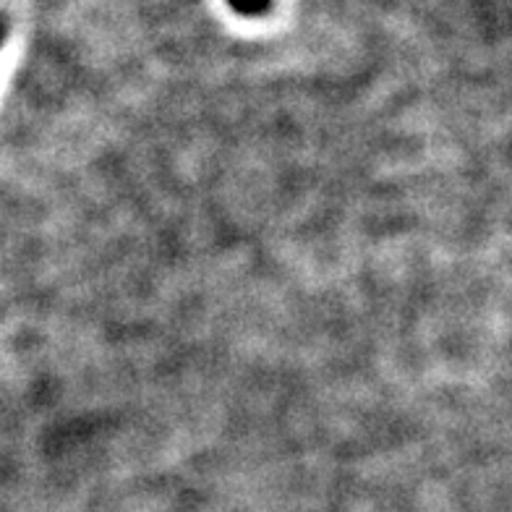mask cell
Returning a JSON list of instances; mask_svg holds the SVG:
<instances>
[{"instance_id":"obj_1","label":"cell","mask_w":512,"mask_h":512,"mask_svg":"<svg viewBox=\"0 0 512 512\" xmlns=\"http://www.w3.org/2000/svg\"><path fill=\"white\" fill-rule=\"evenodd\" d=\"M230 6L236 8V11H241V14H264L267 8H270L272 0H228Z\"/></svg>"},{"instance_id":"obj_2","label":"cell","mask_w":512,"mask_h":512,"mask_svg":"<svg viewBox=\"0 0 512 512\" xmlns=\"http://www.w3.org/2000/svg\"><path fill=\"white\" fill-rule=\"evenodd\" d=\"M0 42H3V21H0Z\"/></svg>"}]
</instances>
